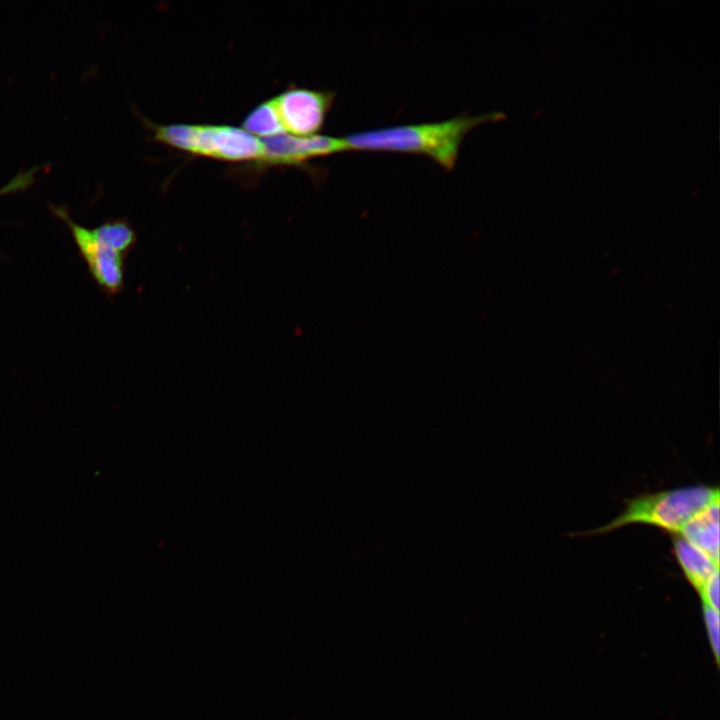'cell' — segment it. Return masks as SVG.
I'll use <instances>...</instances> for the list:
<instances>
[{
    "label": "cell",
    "instance_id": "1",
    "mask_svg": "<svg viewBox=\"0 0 720 720\" xmlns=\"http://www.w3.org/2000/svg\"><path fill=\"white\" fill-rule=\"evenodd\" d=\"M505 117L501 112L476 116L462 115L452 119L397 125L359 131L344 136L348 151H390L426 155L446 170L457 161L464 137L474 127Z\"/></svg>",
    "mask_w": 720,
    "mask_h": 720
},
{
    "label": "cell",
    "instance_id": "2",
    "mask_svg": "<svg viewBox=\"0 0 720 720\" xmlns=\"http://www.w3.org/2000/svg\"><path fill=\"white\" fill-rule=\"evenodd\" d=\"M334 98L335 94L329 91L288 88L255 106L241 127L259 138L315 135L323 126Z\"/></svg>",
    "mask_w": 720,
    "mask_h": 720
},
{
    "label": "cell",
    "instance_id": "3",
    "mask_svg": "<svg viewBox=\"0 0 720 720\" xmlns=\"http://www.w3.org/2000/svg\"><path fill=\"white\" fill-rule=\"evenodd\" d=\"M153 138L194 156L259 167L264 156L263 138L242 127L226 124L150 123Z\"/></svg>",
    "mask_w": 720,
    "mask_h": 720
},
{
    "label": "cell",
    "instance_id": "4",
    "mask_svg": "<svg viewBox=\"0 0 720 720\" xmlns=\"http://www.w3.org/2000/svg\"><path fill=\"white\" fill-rule=\"evenodd\" d=\"M717 502L718 487L705 485L641 494L627 500L623 512L610 523L585 534H601L641 523L678 535L694 516Z\"/></svg>",
    "mask_w": 720,
    "mask_h": 720
},
{
    "label": "cell",
    "instance_id": "5",
    "mask_svg": "<svg viewBox=\"0 0 720 720\" xmlns=\"http://www.w3.org/2000/svg\"><path fill=\"white\" fill-rule=\"evenodd\" d=\"M55 214L70 228L78 250L94 280L106 292L118 293L124 281L125 255L100 243L91 229L75 223L64 210L56 208Z\"/></svg>",
    "mask_w": 720,
    "mask_h": 720
},
{
    "label": "cell",
    "instance_id": "6",
    "mask_svg": "<svg viewBox=\"0 0 720 720\" xmlns=\"http://www.w3.org/2000/svg\"><path fill=\"white\" fill-rule=\"evenodd\" d=\"M263 141L264 157L259 168L298 166L314 158L348 151L343 137L319 134L304 137L284 134Z\"/></svg>",
    "mask_w": 720,
    "mask_h": 720
},
{
    "label": "cell",
    "instance_id": "7",
    "mask_svg": "<svg viewBox=\"0 0 720 720\" xmlns=\"http://www.w3.org/2000/svg\"><path fill=\"white\" fill-rule=\"evenodd\" d=\"M681 536L719 564V502L694 516L680 531Z\"/></svg>",
    "mask_w": 720,
    "mask_h": 720
},
{
    "label": "cell",
    "instance_id": "8",
    "mask_svg": "<svg viewBox=\"0 0 720 720\" xmlns=\"http://www.w3.org/2000/svg\"><path fill=\"white\" fill-rule=\"evenodd\" d=\"M673 554L689 584L699 593L710 578L719 572V564L678 535L672 539Z\"/></svg>",
    "mask_w": 720,
    "mask_h": 720
},
{
    "label": "cell",
    "instance_id": "9",
    "mask_svg": "<svg viewBox=\"0 0 720 720\" xmlns=\"http://www.w3.org/2000/svg\"><path fill=\"white\" fill-rule=\"evenodd\" d=\"M95 238L103 245L124 255L134 246L136 234L123 220H113L91 229Z\"/></svg>",
    "mask_w": 720,
    "mask_h": 720
},
{
    "label": "cell",
    "instance_id": "10",
    "mask_svg": "<svg viewBox=\"0 0 720 720\" xmlns=\"http://www.w3.org/2000/svg\"><path fill=\"white\" fill-rule=\"evenodd\" d=\"M703 619L707 630L710 646L716 662L719 658L720 648V616L719 610L702 604Z\"/></svg>",
    "mask_w": 720,
    "mask_h": 720
},
{
    "label": "cell",
    "instance_id": "11",
    "mask_svg": "<svg viewBox=\"0 0 720 720\" xmlns=\"http://www.w3.org/2000/svg\"><path fill=\"white\" fill-rule=\"evenodd\" d=\"M702 604L719 610V572L714 574L699 592Z\"/></svg>",
    "mask_w": 720,
    "mask_h": 720
}]
</instances>
